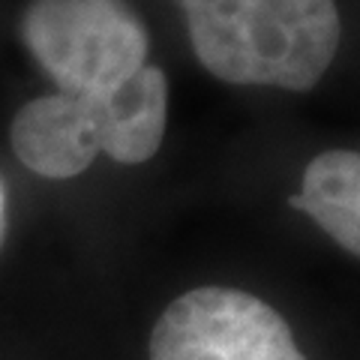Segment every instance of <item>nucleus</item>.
<instances>
[{"label": "nucleus", "instance_id": "3", "mask_svg": "<svg viewBox=\"0 0 360 360\" xmlns=\"http://www.w3.org/2000/svg\"><path fill=\"white\" fill-rule=\"evenodd\" d=\"M150 360H307L270 303L238 288L205 285L156 319Z\"/></svg>", "mask_w": 360, "mask_h": 360}, {"label": "nucleus", "instance_id": "2", "mask_svg": "<svg viewBox=\"0 0 360 360\" xmlns=\"http://www.w3.org/2000/svg\"><path fill=\"white\" fill-rule=\"evenodd\" d=\"M21 33L58 94L99 99L148 66V30L127 0H33Z\"/></svg>", "mask_w": 360, "mask_h": 360}, {"label": "nucleus", "instance_id": "1", "mask_svg": "<svg viewBox=\"0 0 360 360\" xmlns=\"http://www.w3.org/2000/svg\"><path fill=\"white\" fill-rule=\"evenodd\" d=\"M201 66L229 84L312 90L342 39L336 0H177Z\"/></svg>", "mask_w": 360, "mask_h": 360}, {"label": "nucleus", "instance_id": "4", "mask_svg": "<svg viewBox=\"0 0 360 360\" xmlns=\"http://www.w3.org/2000/svg\"><path fill=\"white\" fill-rule=\"evenodd\" d=\"M108 96L84 99L70 94H49L27 103L13 117L9 141L30 172L51 180L82 174L111 144Z\"/></svg>", "mask_w": 360, "mask_h": 360}, {"label": "nucleus", "instance_id": "6", "mask_svg": "<svg viewBox=\"0 0 360 360\" xmlns=\"http://www.w3.org/2000/svg\"><path fill=\"white\" fill-rule=\"evenodd\" d=\"M4 234H6V193L4 184H0V243H4Z\"/></svg>", "mask_w": 360, "mask_h": 360}, {"label": "nucleus", "instance_id": "5", "mask_svg": "<svg viewBox=\"0 0 360 360\" xmlns=\"http://www.w3.org/2000/svg\"><path fill=\"white\" fill-rule=\"evenodd\" d=\"M297 210L321 225L342 250L360 258V153H319L303 172L300 195L291 198Z\"/></svg>", "mask_w": 360, "mask_h": 360}]
</instances>
